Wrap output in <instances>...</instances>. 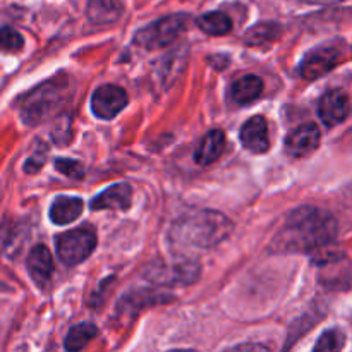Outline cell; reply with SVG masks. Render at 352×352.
I'll use <instances>...</instances> for the list:
<instances>
[{
  "instance_id": "cell-1",
  "label": "cell",
  "mask_w": 352,
  "mask_h": 352,
  "mask_svg": "<svg viewBox=\"0 0 352 352\" xmlns=\"http://www.w3.org/2000/svg\"><path fill=\"white\" fill-rule=\"evenodd\" d=\"M337 220L327 210L301 206L285 219L270 243L274 253H308L325 250L337 237Z\"/></svg>"
},
{
  "instance_id": "cell-2",
  "label": "cell",
  "mask_w": 352,
  "mask_h": 352,
  "mask_svg": "<svg viewBox=\"0 0 352 352\" xmlns=\"http://www.w3.org/2000/svg\"><path fill=\"white\" fill-rule=\"evenodd\" d=\"M232 230V222L223 213L213 210H199L175 220L172 226V244L188 250H210L227 239Z\"/></svg>"
},
{
  "instance_id": "cell-3",
  "label": "cell",
  "mask_w": 352,
  "mask_h": 352,
  "mask_svg": "<svg viewBox=\"0 0 352 352\" xmlns=\"http://www.w3.org/2000/svg\"><path fill=\"white\" fill-rule=\"evenodd\" d=\"M67 93L69 81L65 76H57L41 82L21 98V119L30 126L43 122L64 105Z\"/></svg>"
},
{
  "instance_id": "cell-4",
  "label": "cell",
  "mask_w": 352,
  "mask_h": 352,
  "mask_svg": "<svg viewBox=\"0 0 352 352\" xmlns=\"http://www.w3.org/2000/svg\"><path fill=\"white\" fill-rule=\"evenodd\" d=\"M201 274V267L198 261L179 258L170 261H153L144 270V277L151 284L172 287V285H191L195 284Z\"/></svg>"
},
{
  "instance_id": "cell-5",
  "label": "cell",
  "mask_w": 352,
  "mask_h": 352,
  "mask_svg": "<svg viewBox=\"0 0 352 352\" xmlns=\"http://www.w3.org/2000/svg\"><path fill=\"white\" fill-rule=\"evenodd\" d=\"M188 14H174V16L162 17L150 26L143 28L134 36V45L146 50H158L174 43L186 30H188Z\"/></svg>"
},
{
  "instance_id": "cell-6",
  "label": "cell",
  "mask_w": 352,
  "mask_h": 352,
  "mask_svg": "<svg viewBox=\"0 0 352 352\" xmlns=\"http://www.w3.org/2000/svg\"><path fill=\"white\" fill-rule=\"evenodd\" d=\"M57 254L67 267L82 263L96 248V234L91 229H74L60 234L55 241Z\"/></svg>"
},
{
  "instance_id": "cell-7",
  "label": "cell",
  "mask_w": 352,
  "mask_h": 352,
  "mask_svg": "<svg viewBox=\"0 0 352 352\" xmlns=\"http://www.w3.org/2000/svg\"><path fill=\"white\" fill-rule=\"evenodd\" d=\"M340 60V50L337 47H318L309 52L299 65V74L308 81H316L329 74Z\"/></svg>"
},
{
  "instance_id": "cell-8",
  "label": "cell",
  "mask_w": 352,
  "mask_h": 352,
  "mask_svg": "<svg viewBox=\"0 0 352 352\" xmlns=\"http://www.w3.org/2000/svg\"><path fill=\"white\" fill-rule=\"evenodd\" d=\"M127 105V95L116 85L100 86L91 96V110L98 119L112 120Z\"/></svg>"
},
{
  "instance_id": "cell-9",
  "label": "cell",
  "mask_w": 352,
  "mask_h": 352,
  "mask_svg": "<svg viewBox=\"0 0 352 352\" xmlns=\"http://www.w3.org/2000/svg\"><path fill=\"white\" fill-rule=\"evenodd\" d=\"M320 140H322V133L316 124H301L289 133L285 140V150L292 158H306L318 150Z\"/></svg>"
},
{
  "instance_id": "cell-10",
  "label": "cell",
  "mask_w": 352,
  "mask_h": 352,
  "mask_svg": "<svg viewBox=\"0 0 352 352\" xmlns=\"http://www.w3.org/2000/svg\"><path fill=\"white\" fill-rule=\"evenodd\" d=\"M351 112L349 96L340 89H330L318 103V116L325 126L333 127L344 122Z\"/></svg>"
},
{
  "instance_id": "cell-11",
  "label": "cell",
  "mask_w": 352,
  "mask_h": 352,
  "mask_svg": "<svg viewBox=\"0 0 352 352\" xmlns=\"http://www.w3.org/2000/svg\"><path fill=\"white\" fill-rule=\"evenodd\" d=\"M241 143L251 153H267L270 148V138H268V124L265 117H251L241 127Z\"/></svg>"
},
{
  "instance_id": "cell-12",
  "label": "cell",
  "mask_w": 352,
  "mask_h": 352,
  "mask_svg": "<svg viewBox=\"0 0 352 352\" xmlns=\"http://www.w3.org/2000/svg\"><path fill=\"white\" fill-rule=\"evenodd\" d=\"M28 272H30L31 278L36 282V285L47 287L52 274H54V258L47 246L38 244L31 250L30 256H28Z\"/></svg>"
},
{
  "instance_id": "cell-13",
  "label": "cell",
  "mask_w": 352,
  "mask_h": 352,
  "mask_svg": "<svg viewBox=\"0 0 352 352\" xmlns=\"http://www.w3.org/2000/svg\"><path fill=\"white\" fill-rule=\"evenodd\" d=\"M133 189L129 184H113L91 201V210H129Z\"/></svg>"
},
{
  "instance_id": "cell-14",
  "label": "cell",
  "mask_w": 352,
  "mask_h": 352,
  "mask_svg": "<svg viewBox=\"0 0 352 352\" xmlns=\"http://www.w3.org/2000/svg\"><path fill=\"white\" fill-rule=\"evenodd\" d=\"M223 150H226V134L220 129H213L201 140L195 153V160L199 165H212L222 157Z\"/></svg>"
},
{
  "instance_id": "cell-15",
  "label": "cell",
  "mask_w": 352,
  "mask_h": 352,
  "mask_svg": "<svg viewBox=\"0 0 352 352\" xmlns=\"http://www.w3.org/2000/svg\"><path fill=\"white\" fill-rule=\"evenodd\" d=\"M82 213V199L58 196L50 206V220L55 226H67Z\"/></svg>"
},
{
  "instance_id": "cell-16",
  "label": "cell",
  "mask_w": 352,
  "mask_h": 352,
  "mask_svg": "<svg viewBox=\"0 0 352 352\" xmlns=\"http://www.w3.org/2000/svg\"><path fill=\"white\" fill-rule=\"evenodd\" d=\"M263 93V81L258 76L248 74L237 79L230 88V96L237 105H250Z\"/></svg>"
},
{
  "instance_id": "cell-17",
  "label": "cell",
  "mask_w": 352,
  "mask_h": 352,
  "mask_svg": "<svg viewBox=\"0 0 352 352\" xmlns=\"http://www.w3.org/2000/svg\"><path fill=\"white\" fill-rule=\"evenodd\" d=\"M96 336H98V329H96L93 323L89 322L79 323V325L72 327V329L69 330L67 337H65L64 340L65 351L67 352L82 351L93 339H95Z\"/></svg>"
},
{
  "instance_id": "cell-18",
  "label": "cell",
  "mask_w": 352,
  "mask_h": 352,
  "mask_svg": "<svg viewBox=\"0 0 352 352\" xmlns=\"http://www.w3.org/2000/svg\"><path fill=\"white\" fill-rule=\"evenodd\" d=\"M196 24H198L199 30L205 31L206 34H212V36H223V34L230 33V30H232V21H230V17L226 12H220V10L203 14L196 21Z\"/></svg>"
},
{
  "instance_id": "cell-19",
  "label": "cell",
  "mask_w": 352,
  "mask_h": 352,
  "mask_svg": "<svg viewBox=\"0 0 352 352\" xmlns=\"http://www.w3.org/2000/svg\"><path fill=\"white\" fill-rule=\"evenodd\" d=\"M280 33V26H277L275 23H261L248 31L246 36H244V43L250 45V47H261V45L277 40Z\"/></svg>"
},
{
  "instance_id": "cell-20",
  "label": "cell",
  "mask_w": 352,
  "mask_h": 352,
  "mask_svg": "<svg viewBox=\"0 0 352 352\" xmlns=\"http://www.w3.org/2000/svg\"><path fill=\"white\" fill-rule=\"evenodd\" d=\"M88 14L89 19L95 23H110L117 19L120 7L117 0H89Z\"/></svg>"
},
{
  "instance_id": "cell-21",
  "label": "cell",
  "mask_w": 352,
  "mask_h": 352,
  "mask_svg": "<svg viewBox=\"0 0 352 352\" xmlns=\"http://www.w3.org/2000/svg\"><path fill=\"white\" fill-rule=\"evenodd\" d=\"M346 333L340 329H330L316 342L315 351L313 352H342L344 346H346Z\"/></svg>"
},
{
  "instance_id": "cell-22",
  "label": "cell",
  "mask_w": 352,
  "mask_h": 352,
  "mask_svg": "<svg viewBox=\"0 0 352 352\" xmlns=\"http://www.w3.org/2000/svg\"><path fill=\"white\" fill-rule=\"evenodd\" d=\"M23 47L24 40L19 31L10 26L0 28V52H19Z\"/></svg>"
},
{
  "instance_id": "cell-23",
  "label": "cell",
  "mask_w": 352,
  "mask_h": 352,
  "mask_svg": "<svg viewBox=\"0 0 352 352\" xmlns=\"http://www.w3.org/2000/svg\"><path fill=\"white\" fill-rule=\"evenodd\" d=\"M55 168L71 179H82V175H85L82 165L76 160H69V158H64V160L58 158V160L55 162Z\"/></svg>"
},
{
  "instance_id": "cell-24",
  "label": "cell",
  "mask_w": 352,
  "mask_h": 352,
  "mask_svg": "<svg viewBox=\"0 0 352 352\" xmlns=\"http://www.w3.org/2000/svg\"><path fill=\"white\" fill-rule=\"evenodd\" d=\"M226 352H270V351H268L265 346H258V344H243V346H236Z\"/></svg>"
},
{
  "instance_id": "cell-25",
  "label": "cell",
  "mask_w": 352,
  "mask_h": 352,
  "mask_svg": "<svg viewBox=\"0 0 352 352\" xmlns=\"http://www.w3.org/2000/svg\"><path fill=\"white\" fill-rule=\"evenodd\" d=\"M301 2L306 3H320V6H329V3H339V2H346V0H301Z\"/></svg>"
},
{
  "instance_id": "cell-26",
  "label": "cell",
  "mask_w": 352,
  "mask_h": 352,
  "mask_svg": "<svg viewBox=\"0 0 352 352\" xmlns=\"http://www.w3.org/2000/svg\"><path fill=\"white\" fill-rule=\"evenodd\" d=\"M172 352H195V351H172Z\"/></svg>"
}]
</instances>
